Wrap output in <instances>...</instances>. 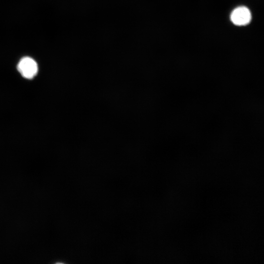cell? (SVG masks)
<instances>
[{
  "mask_svg": "<svg viewBox=\"0 0 264 264\" xmlns=\"http://www.w3.org/2000/svg\"><path fill=\"white\" fill-rule=\"evenodd\" d=\"M17 68L22 75L27 79L33 78L38 69L37 63L29 57L22 58L19 62Z\"/></svg>",
  "mask_w": 264,
  "mask_h": 264,
  "instance_id": "cell-1",
  "label": "cell"
},
{
  "mask_svg": "<svg viewBox=\"0 0 264 264\" xmlns=\"http://www.w3.org/2000/svg\"><path fill=\"white\" fill-rule=\"evenodd\" d=\"M230 19L235 25H244L250 22L251 19V13L246 7H238L232 11Z\"/></svg>",
  "mask_w": 264,
  "mask_h": 264,
  "instance_id": "cell-2",
  "label": "cell"
}]
</instances>
